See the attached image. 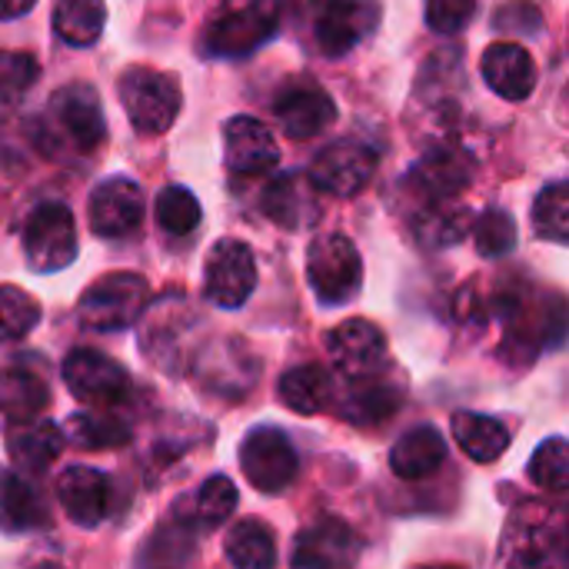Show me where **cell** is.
<instances>
[{
	"mask_svg": "<svg viewBox=\"0 0 569 569\" xmlns=\"http://www.w3.org/2000/svg\"><path fill=\"white\" fill-rule=\"evenodd\" d=\"M497 569H569L563 513L553 507H523L513 513Z\"/></svg>",
	"mask_w": 569,
	"mask_h": 569,
	"instance_id": "cell-1",
	"label": "cell"
},
{
	"mask_svg": "<svg viewBox=\"0 0 569 569\" xmlns=\"http://www.w3.org/2000/svg\"><path fill=\"white\" fill-rule=\"evenodd\" d=\"M277 27L280 0H217L200 43L210 57H247L267 43Z\"/></svg>",
	"mask_w": 569,
	"mask_h": 569,
	"instance_id": "cell-2",
	"label": "cell"
},
{
	"mask_svg": "<svg viewBox=\"0 0 569 569\" xmlns=\"http://www.w3.org/2000/svg\"><path fill=\"white\" fill-rule=\"evenodd\" d=\"M47 137L43 150H77V153H93L103 137H107V120L100 110V97L87 83H70L50 97L47 107Z\"/></svg>",
	"mask_w": 569,
	"mask_h": 569,
	"instance_id": "cell-3",
	"label": "cell"
},
{
	"mask_svg": "<svg viewBox=\"0 0 569 569\" xmlns=\"http://www.w3.org/2000/svg\"><path fill=\"white\" fill-rule=\"evenodd\" d=\"M150 303V287L140 273H107L100 277L77 307V317L87 330L117 333L133 327Z\"/></svg>",
	"mask_w": 569,
	"mask_h": 569,
	"instance_id": "cell-4",
	"label": "cell"
},
{
	"mask_svg": "<svg viewBox=\"0 0 569 569\" xmlns=\"http://www.w3.org/2000/svg\"><path fill=\"white\" fill-rule=\"evenodd\" d=\"M380 0H310L307 27L310 40L327 57H343L363 43L380 23Z\"/></svg>",
	"mask_w": 569,
	"mask_h": 569,
	"instance_id": "cell-5",
	"label": "cell"
},
{
	"mask_svg": "<svg viewBox=\"0 0 569 569\" xmlns=\"http://www.w3.org/2000/svg\"><path fill=\"white\" fill-rule=\"evenodd\" d=\"M120 100L140 133H163L183 103L180 80L153 67H130L120 77Z\"/></svg>",
	"mask_w": 569,
	"mask_h": 569,
	"instance_id": "cell-6",
	"label": "cell"
},
{
	"mask_svg": "<svg viewBox=\"0 0 569 569\" xmlns=\"http://www.w3.org/2000/svg\"><path fill=\"white\" fill-rule=\"evenodd\" d=\"M307 277H310V287L320 297V303L340 307V303L353 300L363 283V263H360V253L350 243V237H343V233L317 237L307 253Z\"/></svg>",
	"mask_w": 569,
	"mask_h": 569,
	"instance_id": "cell-7",
	"label": "cell"
},
{
	"mask_svg": "<svg viewBox=\"0 0 569 569\" xmlns=\"http://www.w3.org/2000/svg\"><path fill=\"white\" fill-rule=\"evenodd\" d=\"M23 257L37 273H57L77 257V223L63 203H40L23 223Z\"/></svg>",
	"mask_w": 569,
	"mask_h": 569,
	"instance_id": "cell-8",
	"label": "cell"
},
{
	"mask_svg": "<svg viewBox=\"0 0 569 569\" xmlns=\"http://www.w3.org/2000/svg\"><path fill=\"white\" fill-rule=\"evenodd\" d=\"M240 467L253 490L283 493L300 470L297 450L280 427H257L240 443Z\"/></svg>",
	"mask_w": 569,
	"mask_h": 569,
	"instance_id": "cell-9",
	"label": "cell"
},
{
	"mask_svg": "<svg viewBox=\"0 0 569 569\" xmlns=\"http://www.w3.org/2000/svg\"><path fill=\"white\" fill-rule=\"evenodd\" d=\"M63 383L90 410H117L130 393V373L97 350H73L63 360Z\"/></svg>",
	"mask_w": 569,
	"mask_h": 569,
	"instance_id": "cell-10",
	"label": "cell"
},
{
	"mask_svg": "<svg viewBox=\"0 0 569 569\" xmlns=\"http://www.w3.org/2000/svg\"><path fill=\"white\" fill-rule=\"evenodd\" d=\"M193 330V313L180 297H163L150 310H143L140 350L163 373H180L187 360V340Z\"/></svg>",
	"mask_w": 569,
	"mask_h": 569,
	"instance_id": "cell-11",
	"label": "cell"
},
{
	"mask_svg": "<svg viewBox=\"0 0 569 569\" xmlns=\"http://www.w3.org/2000/svg\"><path fill=\"white\" fill-rule=\"evenodd\" d=\"M257 287V263L247 243L220 240L207 253L203 267V297L220 310H237Z\"/></svg>",
	"mask_w": 569,
	"mask_h": 569,
	"instance_id": "cell-12",
	"label": "cell"
},
{
	"mask_svg": "<svg viewBox=\"0 0 569 569\" xmlns=\"http://www.w3.org/2000/svg\"><path fill=\"white\" fill-rule=\"evenodd\" d=\"M377 173V150L360 140H337L323 147L310 167V183L330 197H357Z\"/></svg>",
	"mask_w": 569,
	"mask_h": 569,
	"instance_id": "cell-13",
	"label": "cell"
},
{
	"mask_svg": "<svg viewBox=\"0 0 569 569\" xmlns=\"http://www.w3.org/2000/svg\"><path fill=\"white\" fill-rule=\"evenodd\" d=\"M273 117L287 137L307 140V137L323 133L337 120V107L317 80L297 77L280 87V93L273 100Z\"/></svg>",
	"mask_w": 569,
	"mask_h": 569,
	"instance_id": "cell-14",
	"label": "cell"
},
{
	"mask_svg": "<svg viewBox=\"0 0 569 569\" xmlns=\"http://www.w3.org/2000/svg\"><path fill=\"white\" fill-rule=\"evenodd\" d=\"M330 363L343 380H363L383 373L387 340L383 330L370 320H347L327 337Z\"/></svg>",
	"mask_w": 569,
	"mask_h": 569,
	"instance_id": "cell-15",
	"label": "cell"
},
{
	"mask_svg": "<svg viewBox=\"0 0 569 569\" xmlns=\"http://www.w3.org/2000/svg\"><path fill=\"white\" fill-rule=\"evenodd\" d=\"M360 537L337 517L310 523L293 547V569H357Z\"/></svg>",
	"mask_w": 569,
	"mask_h": 569,
	"instance_id": "cell-16",
	"label": "cell"
},
{
	"mask_svg": "<svg viewBox=\"0 0 569 569\" xmlns=\"http://www.w3.org/2000/svg\"><path fill=\"white\" fill-rule=\"evenodd\" d=\"M223 160L237 177H260L280 163V147L257 117H230L223 127Z\"/></svg>",
	"mask_w": 569,
	"mask_h": 569,
	"instance_id": "cell-17",
	"label": "cell"
},
{
	"mask_svg": "<svg viewBox=\"0 0 569 569\" xmlns=\"http://www.w3.org/2000/svg\"><path fill=\"white\" fill-rule=\"evenodd\" d=\"M470 180H473V160L457 147H437L413 167L407 187L417 197H423V203L430 207V203H450L470 187Z\"/></svg>",
	"mask_w": 569,
	"mask_h": 569,
	"instance_id": "cell-18",
	"label": "cell"
},
{
	"mask_svg": "<svg viewBox=\"0 0 569 569\" xmlns=\"http://www.w3.org/2000/svg\"><path fill=\"white\" fill-rule=\"evenodd\" d=\"M87 217L97 237H127L143 220V193L130 177H110L90 193Z\"/></svg>",
	"mask_w": 569,
	"mask_h": 569,
	"instance_id": "cell-19",
	"label": "cell"
},
{
	"mask_svg": "<svg viewBox=\"0 0 569 569\" xmlns=\"http://www.w3.org/2000/svg\"><path fill=\"white\" fill-rule=\"evenodd\" d=\"M110 490V480L93 467H67L57 480V500L63 513L70 517V523L83 530H93L107 520L113 503Z\"/></svg>",
	"mask_w": 569,
	"mask_h": 569,
	"instance_id": "cell-20",
	"label": "cell"
},
{
	"mask_svg": "<svg viewBox=\"0 0 569 569\" xmlns=\"http://www.w3.org/2000/svg\"><path fill=\"white\" fill-rule=\"evenodd\" d=\"M243 363H257V357L237 340H223V343L207 347L197 357L200 387L207 393H213V397H223V400L243 397L247 390H253V380H257V370H233V367H243Z\"/></svg>",
	"mask_w": 569,
	"mask_h": 569,
	"instance_id": "cell-21",
	"label": "cell"
},
{
	"mask_svg": "<svg viewBox=\"0 0 569 569\" xmlns=\"http://www.w3.org/2000/svg\"><path fill=\"white\" fill-rule=\"evenodd\" d=\"M263 213L287 227V230H300V227H310L320 213V203H317V187L310 183V177L303 173H283L277 180L267 183L263 190V200H260Z\"/></svg>",
	"mask_w": 569,
	"mask_h": 569,
	"instance_id": "cell-22",
	"label": "cell"
},
{
	"mask_svg": "<svg viewBox=\"0 0 569 569\" xmlns=\"http://www.w3.org/2000/svg\"><path fill=\"white\" fill-rule=\"evenodd\" d=\"M400 400H403L400 387L380 380V373H377V377H363V380H347L340 400H333V403L340 407L337 413L343 420H350L357 427H377L400 410Z\"/></svg>",
	"mask_w": 569,
	"mask_h": 569,
	"instance_id": "cell-23",
	"label": "cell"
},
{
	"mask_svg": "<svg viewBox=\"0 0 569 569\" xmlns=\"http://www.w3.org/2000/svg\"><path fill=\"white\" fill-rule=\"evenodd\" d=\"M483 80L503 100H527L537 87V63L520 43H493L483 53Z\"/></svg>",
	"mask_w": 569,
	"mask_h": 569,
	"instance_id": "cell-24",
	"label": "cell"
},
{
	"mask_svg": "<svg viewBox=\"0 0 569 569\" xmlns=\"http://www.w3.org/2000/svg\"><path fill=\"white\" fill-rule=\"evenodd\" d=\"M7 453L23 473H43L63 453V430L50 420H23L7 430Z\"/></svg>",
	"mask_w": 569,
	"mask_h": 569,
	"instance_id": "cell-25",
	"label": "cell"
},
{
	"mask_svg": "<svg viewBox=\"0 0 569 569\" xmlns=\"http://www.w3.org/2000/svg\"><path fill=\"white\" fill-rule=\"evenodd\" d=\"M443 460H447V440L440 437L437 427L427 423L403 433L390 450V470L400 480H427L440 470Z\"/></svg>",
	"mask_w": 569,
	"mask_h": 569,
	"instance_id": "cell-26",
	"label": "cell"
},
{
	"mask_svg": "<svg viewBox=\"0 0 569 569\" xmlns=\"http://www.w3.org/2000/svg\"><path fill=\"white\" fill-rule=\"evenodd\" d=\"M47 523V507L30 480L0 467V530L27 533Z\"/></svg>",
	"mask_w": 569,
	"mask_h": 569,
	"instance_id": "cell-27",
	"label": "cell"
},
{
	"mask_svg": "<svg viewBox=\"0 0 569 569\" xmlns=\"http://www.w3.org/2000/svg\"><path fill=\"white\" fill-rule=\"evenodd\" d=\"M50 407V387L27 367H0V413L13 423L37 420Z\"/></svg>",
	"mask_w": 569,
	"mask_h": 569,
	"instance_id": "cell-28",
	"label": "cell"
},
{
	"mask_svg": "<svg viewBox=\"0 0 569 569\" xmlns=\"http://www.w3.org/2000/svg\"><path fill=\"white\" fill-rule=\"evenodd\" d=\"M280 400L293 410V413H303V417H313V413H323L333 400H337V390H333V377L317 367V363H307V367H293L280 377Z\"/></svg>",
	"mask_w": 569,
	"mask_h": 569,
	"instance_id": "cell-29",
	"label": "cell"
},
{
	"mask_svg": "<svg viewBox=\"0 0 569 569\" xmlns=\"http://www.w3.org/2000/svg\"><path fill=\"white\" fill-rule=\"evenodd\" d=\"M450 427H453V437H457L460 450L477 463H497L510 447V430L493 417L463 410V413L453 417Z\"/></svg>",
	"mask_w": 569,
	"mask_h": 569,
	"instance_id": "cell-30",
	"label": "cell"
},
{
	"mask_svg": "<svg viewBox=\"0 0 569 569\" xmlns=\"http://www.w3.org/2000/svg\"><path fill=\"white\" fill-rule=\"evenodd\" d=\"M227 563L233 569H273L277 567V540L267 523L243 520L227 533Z\"/></svg>",
	"mask_w": 569,
	"mask_h": 569,
	"instance_id": "cell-31",
	"label": "cell"
},
{
	"mask_svg": "<svg viewBox=\"0 0 569 569\" xmlns=\"http://www.w3.org/2000/svg\"><path fill=\"white\" fill-rule=\"evenodd\" d=\"M107 20L103 0H57L53 3V30L73 43V47H90Z\"/></svg>",
	"mask_w": 569,
	"mask_h": 569,
	"instance_id": "cell-32",
	"label": "cell"
},
{
	"mask_svg": "<svg viewBox=\"0 0 569 569\" xmlns=\"http://www.w3.org/2000/svg\"><path fill=\"white\" fill-rule=\"evenodd\" d=\"M63 437H70V443H77L80 450H110L130 440V427L117 420L113 410H83L70 417Z\"/></svg>",
	"mask_w": 569,
	"mask_h": 569,
	"instance_id": "cell-33",
	"label": "cell"
},
{
	"mask_svg": "<svg viewBox=\"0 0 569 569\" xmlns=\"http://www.w3.org/2000/svg\"><path fill=\"white\" fill-rule=\"evenodd\" d=\"M470 230V210L453 203H430L417 217V237L427 247H450Z\"/></svg>",
	"mask_w": 569,
	"mask_h": 569,
	"instance_id": "cell-34",
	"label": "cell"
},
{
	"mask_svg": "<svg viewBox=\"0 0 569 569\" xmlns=\"http://www.w3.org/2000/svg\"><path fill=\"white\" fill-rule=\"evenodd\" d=\"M237 510V487L227 477H210L200 483L193 497V523L203 530H213L227 523Z\"/></svg>",
	"mask_w": 569,
	"mask_h": 569,
	"instance_id": "cell-35",
	"label": "cell"
},
{
	"mask_svg": "<svg viewBox=\"0 0 569 569\" xmlns=\"http://www.w3.org/2000/svg\"><path fill=\"white\" fill-rule=\"evenodd\" d=\"M37 320H40V303L27 290L3 283L0 287V343L27 337L37 327Z\"/></svg>",
	"mask_w": 569,
	"mask_h": 569,
	"instance_id": "cell-36",
	"label": "cell"
},
{
	"mask_svg": "<svg viewBox=\"0 0 569 569\" xmlns=\"http://www.w3.org/2000/svg\"><path fill=\"white\" fill-rule=\"evenodd\" d=\"M533 227L540 237L553 240V243H567L569 240V187L563 180L550 183L537 203H533Z\"/></svg>",
	"mask_w": 569,
	"mask_h": 569,
	"instance_id": "cell-37",
	"label": "cell"
},
{
	"mask_svg": "<svg viewBox=\"0 0 569 569\" xmlns=\"http://www.w3.org/2000/svg\"><path fill=\"white\" fill-rule=\"evenodd\" d=\"M157 223L170 237H187L200 223V203L187 187H167L157 197Z\"/></svg>",
	"mask_w": 569,
	"mask_h": 569,
	"instance_id": "cell-38",
	"label": "cell"
},
{
	"mask_svg": "<svg viewBox=\"0 0 569 569\" xmlns=\"http://www.w3.org/2000/svg\"><path fill=\"white\" fill-rule=\"evenodd\" d=\"M530 480L540 490L567 493L569 487V447L567 437H550L530 460Z\"/></svg>",
	"mask_w": 569,
	"mask_h": 569,
	"instance_id": "cell-39",
	"label": "cell"
},
{
	"mask_svg": "<svg viewBox=\"0 0 569 569\" xmlns=\"http://www.w3.org/2000/svg\"><path fill=\"white\" fill-rule=\"evenodd\" d=\"M473 237L483 257H507L517 247V223L507 210H487L473 223Z\"/></svg>",
	"mask_w": 569,
	"mask_h": 569,
	"instance_id": "cell-40",
	"label": "cell"
},
{
	"mask_svg": "<svg viewBox=\"0 0 569 569\" xmlns=\"http://www.w3.org/2000/svg\"><path fill=\"white\" fill-rule=\"evenodd\" d=\"M40 67L30 53L23 50H0V100H20L33 80H37Z\"/></svg>",
	"mask_w": 569,
	"mask_h": 569,
	"instance_id": "cell-41",
	"label": "cell"
},
{
	"mask_svg": "<svg viewBox=\"0 0 569 569\" xmlns=\"http://www.w3.org/2000/svg\"><path fill=\"white\" fill-rule=\"evenodd\" d=\"M423 10L437 33H457L473 20L477 0H423Z\"/></svg>",
	"mask_w": 569,
	"mask_h": 569,
	"instance_id": "cell-42",
	"label": "cell"
},
{
	"mask_svg": "<svg viewBox=\"0 0 569 569\" xmlns=\"http://www.w3.org/2000/svg\"><path fill=\"white\" fill-rule=\"evenodd\" d=\"M37 0H0V20H10V17H23Z\"/></svg>",
	"mask_w": 569,
	"mask_h": 569,
	"instance_id": "cell-43",
	"label": "cell"
},
{
	"mask_svg": "<svg viewBox=\"0 0 569 569\" xmlns=\"http://www.w3.org/2000/svg\"><path fill=\"white\" fill-rule=\"evenodd\" d=\"M417 569H460V567H417Z\"/></svg>",
	"mask_w": 569,
	"mask_h": 569,
	"instance_id": "cell-44",
	"label": "cell"
},
{
	"mask_svg": "<svg viewBox=\"0 0 569 569\" xmlns=\"http://www.w3.org/2000/svg\"><path fill=\"white\" fill-rule=\"evenodd\" d=\"M37 569H60V567H53V563H43V567H37Z\"/></svg>",
	"mask_w": 569,
	"mask_h": 569,
	"instance_id": "cell-45",
	"label": "cell"
}]
</instances>
